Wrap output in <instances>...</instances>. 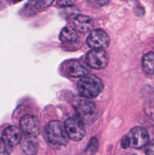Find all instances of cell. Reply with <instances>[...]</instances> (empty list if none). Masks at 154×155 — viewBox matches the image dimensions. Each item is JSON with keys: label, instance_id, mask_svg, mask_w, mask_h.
<instances>
[{"label": "cell", "instance_id": "9c48e42d", "mask_svg": "<svg viewBox=\"0 0 154 155\" xmlns=\"http://www.w3.org/2000/svg\"><path fill=\"white\" fill-rule=\"evenodd\" d=\"M21 130L14 126H10L5 129L2 135V139L11 147L18 145L22 139Z\"/></svg>", "mask_w": 154, "mask_h": 155}, {"label": "cell", "instance_id": "d6986e66", "mask_svg": "<svg viewBox=\"0 0 154 155\" xmlns=\"http://www.w3.org/2000/svg\"><path fill=\"white\" fill-rule=\"evenodd\" d=\"M88 3L93 7H101L109 3V0H87Z\"/></svg>", "mask_w": 154, "mask_h": 155}, {"label": "cell", "instance_id": "5bb4252c", "mask_svg": "<svg viewBox=\"0 0 154 155\" xmlns=\"http://www.w3.org/2000/svg\"><path fill=\"white\" fill-rule=\"evenodd\" d=\"M60 39L63 42L71 43V42H76L78 39V36L75 30L72 27H65L60 33Z\"/></svg>", "mask_w": 154, "mask_h": 155}, {"label": "cell", "instance_id": "ffe728a7", "mask_svg": "<svg viewBox=\"0 0 154 155\" xmlns=\"http://www.w3.org/2000/svg\"><path fill=\"white\" fill-rule=\"evenodd\" d=\"M145 152L146 155H154V140L148 142Z\"/></svg>", "mask_w": 154, "mask_h": 155}, {"label": "cell", "instance_id": "7402d4cb", "mask_svg": "<svg viewBox=\"0 0 154 155\" xmlns=\"http://www.w3.org/2000/svg\"><path fill=\"white\" fill-rule=\"evenodd\" d=\"M121 146L124 149H126L128 147H130V139L128 136H124L122 139V141H121Z\"/></svg>", "mask_w": 154, "mask_h": 155}, {"label": "cell", "instance_id": "7c38bea8", "mask_svg": "<svg viewBox=\"0 0 154 155\" xmlns=\"http://www.w3.org/2000/svg\"><path fill=\"white\" fill-rule=\"evenodd\" d=\"M21 146L26 154L36 155L38 150V142L36 137L24 135V137L21 139Z\"/></svg>", "mask_w": 154, "mask_h": 155}, {"label": "cell", "instance_id": "e0dca14e", "mask_svg": "<svg viewBox=\"0 0 154 155\" xmlns=\"http://www.w3.org/2000/svg\"><path fill=\"white\" fill-rule=\"evenodd\" d=\"M12 148L13 147L6 143L4 140L0 139V155H10L12 152Z\"/></svg>", "mask_w": 154, "mask_h": 155}, {"label": "cell", "instance_id": "44dd1931", "mask_svg": "<svg viewBox=\"0 0 154 155\" xmlns=\"http://www.w3.org/2000/svg\"><path fill=\"white\" fill-rule=\"evenodd\" d=\"M75 1L76 0H57V4L62 7H68L72 5Z\"/></svg>", "mask_w": 154, "mask_h": 155}, {"label": "cell", "instance_id": "3957f363", "mask_svg": "<svg viewBox=\"0 0 154 155\" xmlns=\"http://www.w3.org/2000/svg\"><path fill=\"white\" fill-rule=\"evenodd\" d=\"M74 107L78 117L86 124H91L97 116V108L95 103L87 99H79L75 101Z\"/></svg>", "mask_w": 154, "mask_h": 155}, {"label": "cell", "instance_id": "ba28073f", "mask_svg": "<svg viewBox=\"0 0 154 155\" xmlns=\"http://www.w3.org/2000/svg\"><path fill=\"white\" fill-rule=\"evenodd\" d=\"M21 131L25 136L37 137L39 134V120L33 115H25L20 121Z\"/></svg>", "mask_w": 154, "mask_h": 155}, {"label": "cell", "instance_id": "2e32d148", "mask_svg": "<svg viewBox=\"0 0 154 155\" xmlns=\"http://www.w3.org/2000/svg\"><path fill=\"white\" fill-rule=\"evenodd\" d=\"M98 140L97 138L93 137L90 140V142L88 145L85 151V155H94L97 152L98 148Z\"/></svg>", "mask_w": 154, "mask_h": 155}, {"label": "cell", "instance_id": "603a6c76", "mask_svg": "<svg viewBox=\"0 0 154 155\" xmlns=\"http://www.w3.org/2000/svg\"><path fill=\"white\" fill-rule=\"evenodd\" d=\"M14 1H15V2H20V1H21V0H14Z\"/></svg>", "mask_w": 154, "mask_h": 155}, {"label": "cell", "instance_id": "30bf717a", "mask_svg": "<svg viewBox=\"0 0 154 155\" xmlns=\"http://www.w3.org/2000/svg\"><path fill=\"white\" fill-rule=\"evenodd\" d=\"M73 25L75 30L80 33H87L94 27V21L90 17L78 15L73 18Z\"/></svg>", "mask_w": 154, "mask_h": 155}, {"label": "cell", "instance_id": "ac0fdd59", "mask_svg": "<svg viewBox=\"0 0 154 155\" xmlns=\"http://www.w3.org/2000/svg\"><path fill=\"white\" fill-rule=\"evenodd\" d=\"M144 112L149 119L154 121V101L148 103L145 105Z\"/></svg>", "mask_w": 154, "mask_h": 155}, {"label": "cell", "instance_id": "6da1fadb", "mask_svg": "<svg viewBox=\"0 0 154 155\" xmlns=\"http://www.w3.org/2000/svg\"><path fill=\"white\" fill-rule=\"evenodd\" d=\"M77 88L83 97L95 98L102 92L104 85L101 79L96 76L85 75L79 80Z\"/></svg>", "mask_w": 154, "mask_h": 155}, {"label": "cell", "instance_id": "4fadbf2b", "mask_svg": "<svg viewBox=\"0 0 154 155\" xmlns=\"http://www.w3.org/2000/svg\"><path fill=\"white\" fill-rule=\"evenodd\" d=\"M142 67L146 74L152 76L154 74V52L149 51L143 55L142 59Z\"/></svg>", "mask_w": 154, "mask_h": 155}, {"label": "cell", "instance_id": "52a82bcc", "mask_svg": "<svg viewBox=\"0 0 154 155\" xmlns=\"http://www.w3.org/2000/svg\"><path fill=\"white\" fill-rule=\"evenodd\" d=\"M130 139V146L140 149L146 146L149 142V135L146 130L142 127H134L128 135Z\"/></svg>", "mask_w": 154, "mask_h": 155}, {"label": "cell", "instance_id": "277c9868", "mask_svg": "<svg viewBox=\"0 0 154 155\" xmlns=\"http://www.w3.org/2000/svg\"><path fill=\"white\" fill-rule=\"evenodd\" d=\"M65 130L68 138L72 141L78 142L85 136V127L84 122L78 117L68 118L64 124Z\"/></svg>", "mask_w": 154, "mask_h": 155}, {"label": "cell", "instance_id": "7a4b0ae2", "mask_svg": "<svg viewBox=\"0 0 154 155\" xmlns=\"http://www.w3.org/2000/svg\"><path fill=\"white\" fill-rule=\"evenodd\" d=\"M47 141L54 146H64L67 144L68 136L64 126L57 120L51 121L45 127Z\"/></svg>", "mask_w": 154, "mask_h": 155}, {"label": "cell", "instance_id": "8fae6325", "mask_svg": "<svg viewBox=\"0 0 154 155\" xmlns=\"http://www.w3.org/2000/svg\"><path fill=\"white\" fill-rule=\"evenodd\" d=\"M66 71L69 75L72 77H80L88 74V70L76 60H72L68 62Z\"/></svg>", "mask_w": 154, "mask_h": 155}, {"label": "cell", "instance_id": "9a60e30c", "mask_svg": "<svg viewBox=\"0 0 154 155\" xmlns=\"http://www.w3.org/2000/svg\"><path fill=\"white\" fill-rule=\"evenodd\" d=\"M54 0H30V5L36 10H42L49 7Z\"/></svg>", "mask_w": 154, "mask_h": 155}, {"label": "cell", "instance_id": "8992f818", "mask_svg": "<svg viewBox=\"0 0 154 155\" xmlns=\"http://www.w3.org/2000/svg\"><path fill=\"white\" fill-rule=\"evenodd\" d=\"M110 37L102 30H94L87 37V45L93 49H102L107 48L110 44Z\"/></svg>", "mask_w": 154, "mask_h": 155}, {"label": "cell", "instance_id": "5b68a950", "mask_svg": "<svg viewBox=\"0 0 154 155\" xmlns=\"http://www.w3.org/2000/svg\"><path fill=\"white\" fill-rule=\"evenodd\" d=\"M86 61L91 68L96 70L104 69L108 64V55L102 49H92L86 55Z\"/></svg>", "mask_w": 154, "mask_h": 155}]
</instances>
